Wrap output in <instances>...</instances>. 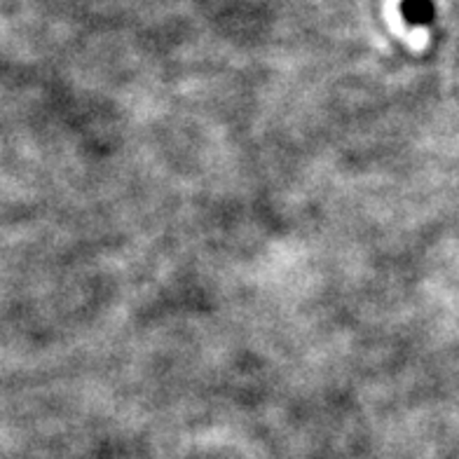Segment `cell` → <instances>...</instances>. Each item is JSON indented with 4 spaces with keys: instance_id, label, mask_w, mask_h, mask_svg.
Masks as SVG:
<instances>
[{
    "instance_id": "6da1fadb",
    "label": "cell",
    "mask_w": 459,
    "mask_h": 459,
    "mask_svg": "<svg viewBox=\"0 0 459 459\" xmlns=\"http://www.w3.org/2000/svg\"><path fill=\"white\" fill-rule=\"evenodd\" d=\"M401 10L411 24H427L434 19V3L431 0H403Z\"/></svg>"
}]
</instances>
